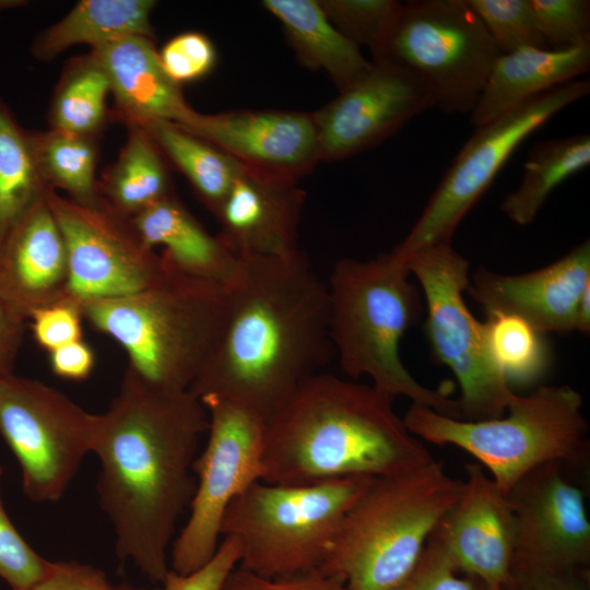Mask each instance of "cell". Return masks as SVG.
Masks as SVG:
<instances>
[{"mask_svg": "<svg viewBox=\"0 0 590 590\" xmlns=\"http://www.w3.org/2000/svg\"><path fill=\"white\" fill-rule=\"evenodd\" d=\"M109 94L108 76L92 51L70 58L51 95L49 128L99 139L111 120L106 102Z\"/></svg>", "mask_w": 590, "mask_h": 590, "instance_id": "obj_29", "label": "cell"}, {"mask_svg": "<svg viewBox=\"0 0 590 590\" xmlns=\"http://www.w3.org/2000/svg\"><path fill=\"white\" fill-rule=\"evenodd\" d=\"M68 287L66 245L45 199L0 241V304L27 321L68 296Z\"/></svg>", "mask_w": 590, "mask_h": 590, "instance_id": "obj_20", "label": "cell"}, {"mask_svg": "<svg viewBox=\"0 0 590 590\" xmlns=\"http://www.w3.org/2000/svg\"><path fill=\"white\" fill-rule=\"evenodd\" d=\"M106 574L75 560L51 562L45 576L30 590H115Z\"/></svg>", "mask_w": 590, "mask_h": 590, "instance_id": "obj_43", "label": "cell"}, {"mask_svg": "<svg viewBox=\"0 0 590 590\" xmlns=\"http://www.w3.org/2000/svg\"><path fill=\"white\" fill-rule=\"evenodd\" d=\"M396 590H494L481 578L460 573L429 536L409 578Z\"/></svg>", "mask_w": 590, "mask_h": 590, "instance_id": "obj_39", "label": "cell"}, {"mask_svg": "<svg viewBox=\"0 0 590 590\" xmlns=\"http://www.w3.org/2000/svg\"><path fill=\"white\" fill-rule=\"evenodd\" d=\"M410 271L391 252L361 261L335 262L329 282V334L341 369L352 380L371 385L396 398L404 396L452 418L462 420L449 390L418 382L400 357V342L421 309Z\"/></svg>", "mask_w": 590, "mask_h": 590, "instance_id": "obj_5", "label": "cell"}, {"mask_svg": "<svg viewBox=\"0 0 590 590\" xmlns=\"http://www.w3.org/2000/svg\"><path fill=\"white\" fill-rule=\"evenodd\" d=\"M165 73L178 85L200 81L213 72L217 52L213 42L198 31L181 32L158 50Z\"/></svg>", "mask_w": 590, "mask_h": 590, "instance_id": "obj_37", "label": "cell"}, {"mask_svg": "<svg viewBox=\"0 0 590 590\" xmlns=\"http://www.w3.org/2000/svg\"><path fill=\"white\" fill-rule=\"evenodd\" d=\"M46 199L66 245L70 297L83 303L128 296L162 275L160 252L142 239L130 217L102 198L82 205L50 190Z\"/></svg>", "mask_w": 590, "mask_h": 590, "instance_id": "obj_15", "label": "cell"}, {"mask_svg": "<svg viewBox=\"0 0 590 590\" xmlns=\"http://www.w3.org/2000/svg\"><path fill=\"white\" fill-rule=\"evenodd\" d=\"M131 220L142 239L153 249L161 247L162 257L179 272L225 287L238 280L243 258L211 235L175 193Z\"/></svg>", "mask_w": 590, "mask_h": 590, "instance_id": "obj_23", "label": "cell"}, {"mask_svg": "<svg viewBox=\"0 0 590 590\" xmlns=\"http://www.w3.org/2000/svg\"><path fill=\"white\" fill-rule=\"evenodd\" d=\"M483 327L489 357L509 385H531L545 375L551 351L544 334L507 314L487 315Z\"/></svg>", "mask_w": 590, "mask_h": 590, "instance_id": "obj_33", "label": "cell"}, {"mask_svg": "<svg viewBox=\"0 0 590 590\" xmlns=\"http://www.w3.org/2000/svg\"><path fill=\"white\" fill-rule=\"evenodd\" d=\"M208 426L206 409L189 389L153 386L129 367L108 408L96 414V493L116 556L154 583L170 571V547L194 493L192 467Z\"/></svg>", "mask_w": 590, "mask_h": 590, "instance_id": "obj_1", "label": "cell"}, {"mask_svg": "<svg viewBox=\"0 0 590 590\" xmlns=\"http://www.w3.org/2000/svg\"><path fill=\"white\" fill-rule=\"evenodd\" d=\"M535 590H590V569L580 567L566 571L545 580Z\"/></svg>", "mask_w": 590, "mask_h": 590, "instance_id": "obj_46", "label": "cell"}, {"mask_svg": "<svg viewBox=\"0 0 590 590\" xmlns=\"http://www.w3.org/2000/svg\"><path fill=\"white\" fill-rule=\"evenodd\" d=\"M154 0H81L62 19L38 32L31 45L34 59L48 62L74 45L91 49L128 36L155 39Z\"/></svg>", "mask_w": 590, "mask_h": 590, "instance_id": "obj_26", "label": "cell"}, {"mask_svg": "<svg viewBox=\"0 0 590 590\" xmlns=\"http://www.w3.org/2000/svg\"><path fill=\"white\" fill-rule=\"evenodd\" d=\"M28 320L34 340L48 353L83 339L82 306L69 295L37 309Z\"/></svg>", "mask_w": 590, "mask_h": 590, "instance_id": "obj_40", "label": "cell"}, {"mask_svg": "<svg viewBox=\"0 0 590 590\" xmlns=\"http://www.w3.org/2000/svg\"><path fill=\"white\" fill-rule=\"evenodd\" d=\"M49 565L50 560L38 554L16 530L0 493V578L11 590H30L45 576Z\"/></svg>", "mask_w": 590, "mask_h": 590, "instance_id": "obj_38", "label": "cell"}, {"mask_svg": "<svg viewBox=\"0 0 590 590\" xmlns=\"http://www.w3.org/2000/svg\"><path fill=\"white\" fill-rule=\"evenodd\" d=\"M27 4L28 1L25 0H0V17L5 11L21 8Z\"/></svg>", "mask_w": 590, "mask_h": 590, "instance_id": "obj_48", "label": "cell"}, {"mask_svg": "<svg viewBox=\"0 0 590 590\" xmlns=\"http://www.w3.org/2000/svg\"><path fill=\"white\" fill-rule=\"evenodd\" d=\"M209 417L208 440L194 459L196 479L189 516L175 536L170 570L186 575L203 566L216 552L225 512L251 484L261 481L266 420L236 401L200 399Z\"/></svg>", "mask_w": 590, "mask_h": 590, "instance_id": "obj_12", "label": "cell"}, {"mask_svg": "<svg viewBox=\"0 0 590 590\" xmlns=\"http://www.w3.org/2000/svg\"><path fill=\"white\" fill-rule=\"evenodd\" d=\"M28 133L37 168L49 189H60L82 205H94L101 200L96 177L99 139L50 128Z\"/></svg>", "mask_w": 590, "mask_h": 590, "instance_id": "obj_31", "label": "cell"}, {"mask_svg": "<svg viewBox=\"0 0 590 590\" xmlns=\"http://www.w3.org/2000/svg\"><path fill=\"white\" fill-rule=\"evenodd\" d=\"M464 468L462 493L430 536L458 571L507 590L515 541L511 505L479 462Z\"/></svg>", "mask_w": 590, "mask_h": 590, "instance_id": "obj_18", "label": "cell"}, {"mask_svg": "<svg viewBox=\"0 0 590 590\" xmlns=\"http://www.w3.org/2000/svg\"><path fill=\"white\" fill-rule=\"evenodd\" d=\"M499 50L467 0H421L401 8L377 59L420 78L446 114H471Z\"/></svg>", "mask_w": 590, "mask_h": 590, "instance_id": "obj_10", "label": "cell"}, {"mask_svg": "<svg viewBox=\"0 0 590 590\" xmlns=\"http://www.w3.org/2000/svg\"><path fill=\"white\" fill-rule=\"evenodd\" d=\"M334 27L356 46H366L373 60L381 56L398 17L394 0H318Z\"/></svg>", "mask_w": 590, "mask_h": 590, "instance_id": "obj_34", "label": "cell"}, {"mask_svg": "<svg viewBox=\"0 0 590 590\" xmlns=\"http://www.w3.org/2000/svg\"><path fill=\"white\" fill-rule=\"evenodd\" d=\"M162 259L164 271L149 287L81 306L84 320L123 349L127 367L153 386L184 390L219 341L231 287L181 273Z\"/></svg>", "mask_w": 590, "mask_h": 590, "instance_id": "obj_4", "label": "cell"}, {"mask_svg": "<svg viewBox=\"0 0 590 590\" xmlns=\"http://www.w3.org/2000/svg\"><path fill=\"white\" fill-rule=\"evenodd\" d=\"M435 106L432 92L413 72L390 59L371 60L362 80L312 113L320 162L374 148Z\"/></svg>", "mask_w": 590, "mask_h": 590, "instance_id": "obj_16", "label": "cell"}, {"mask_svg": "<svg viewBox=\"0 0 590 590\" xmlns=\"http://www.w3.org/2000/svg\"><path fill=\"white\" fill-rule=\"evenodd\" d=\"M223 590H347L338 577L320 569L304 574L264 578L236 567L227 577Z\"/></svg>", "mask_w": 590, "mask_h": 590, "instance_id": "obj_42", "label": "cell"}, {"mask_svg": "<svg viewBox=\"0 0 590 590\" xmlns=\"http://www.w3.org/2000/svg\"><path fill=\"white\" fill-rule=\"evenodd\" d=\"M142 128L168 165L186 177L197 197L214 215L246 168L215 145L174 122L153 121Z\"/></svg>", "mask_w": 590, "mask_h": 590, "instance_id": "obj_28", "label": "cell"}, {"mask_svg": "<svg viewBox=\"0 0 590 590\" xmlns=\"http://www.w3.org/2000/svg\"><path fill=\"white\" fill-rule=\"evenodd\" d=\"M590 92L589 79L555 86L475 128L405 238L391 251L399 261L451 244L460 222L517 148L554 115Z\"/></svg>", "mask_w": 590, "mask_h": 590, "instance_id": "obj_11", "label": "cell"}, {"mask_svg": "<svg viewBox=\"0 0 590 590\" xmlns=\"http://www.w3.org/2000/svg\"><path fill=\"white\" fill-rule=\"evenodd\" d=\"M96 414L40 380L0 377V436L35 503L58 502L92 453Z\"/></svg>", "mask_w": 590, "mask_h": 590, "instance_id": "obj_13", "label": "cell"}, {"mask_svg": "<svg viewBox=\"0 0 590 590\" xmlns=\"http://www.w3.org/2000/svg\"><path fill=\"white\" fill-rule=\"evenodd\" d=\"M178 126L215 145L246 169L281 181L297 185L320 162L312 113L194 110Z\"/></svg>", "mask_w": 590, "mask_h": 590, "instance_id": "obj_17", "label": "cell"}, {"mask_svg": "<svg viewBox=\"0 0 590 590\" xmlns=\"http://www.w3.org/2000/svg\"><path fill=\"white\" fill-rule=\"evenodd\" d=\"M374 477L312 484L258 481L227 508L221 535L240 548L238 567L264 578L320 569L340 523Z\"/></svg>", "mask_w": 590, "mask_h": 590, "instance_id": "obj_8", "label": "cell"}, {"mask_svg": "<svg viewBox=\"0 0 590 590\" xmlns=\"http://www.w3.org/2000/svg\"><path fill=\"white\" fill-rule=\"evenodd\" d=\"M103 66L114 97L111 120L142 127L153 121L182 125L194 111L181 86L163 70L154 39L128 36L91 49Z\"/></svg>", "mask_w": 590, "mask_h": 590, "instance_id": "obj_22", "label": "cell"}, {"mask_svg": "<svg viewBox=\"0 0 590 590\" xmlns=\"http://www.w3.org/2000/svg\"><path fill=\"white\" fill-rule=\"evenodd\" d=\"M261 5L282 25L298 61L311 71H324L339 93L370 71L371 61L334 27L319 1L264 0Z\"/></svg>", "mask_w": 590, "mask_h": 590, "instance_id": "obj_25", "label": "cell"}, {"mask_svg": "<svg viewBox=\"0 0 590 590\" xmlns=\"http://www.w3.org/2000/svg\"><path fill=\"white\" fill-rule=\"evenodd\" d=\"M590 164V135L576 134L538 143L523 165L520 184L500 204L516 224L531 223L552 191Z\"/></svg>", "mask_w": 590, "mask_h": 590, "instance_id": "obj_30", "label": "cell"}, {"mask_svg": "<svg viewBox=\"0 0 590 590\" xmlns=\"http://www.w3.org/2000/svg\"><path fill=\"white\" fill-rule=\"evenodd\" d=\"M575 331L588 334L590 331V285L582 292L576 316Z\"/></svg>", "mask_w": 590, "mask_h": 590, "instance_id": "obj_47", "label": "cell"}, {"mask_svg": "<svg viewBox=\"0 0 590 590\" xmlns=\"http://www.w3.org/2000/svg\"><path fill=\"white\" fill-rule=\"evenodd\" d=\"M115 590H161V588H143V587H135L129 583H122V585L116 586Z\"/></svg>", "mask_w": 590, "mask_h": 590, "instance_id": "obj_49", "label": "cell"}, {"mask_svg": "<svg viewBox=\"0 0 590 590\" xmlns=\"http://www.w3.org/2000/svg\"><path fill=\"white\" fill-rule=\"evenodd\" d=\"M529 4L548 49L567 50L590 44V1L529 0Z\"/></svg>", "mask_w": 590, "mask_h": 590, "instance_id": "obj_36", "label": "cell"}, {"mask_svg": "<svg viewBox=\"0 0 590 590\" xmlns=\"http://www.w3.org/2000/svg\"><path fill=\"white\" fill-rule=\"evenodd\" d=\"M1 475H2V467L0 464V480H1Z\"/></svg>", "mask_w": 590, "mask_h": 590, "instance_id": "obj_50", "label": "cell"}, {"mask_svg": "<svg viewBox=\"0 0 590 590\" xmlns=\"http://www.w3.org/2000/svg\"><path fill=\"white\" fill-rule=\"evenodd\" d=\"M500 54L548 49L536 30L529 0H467Z\"/></svg>", "mask_w": 590, "mask_h": 590, "instance_id": "obj_35", "label": "cell"}, {"mask_svg": "<svg viewBox=\"0 0 590 590\" xmlns=\"http://www.w3.org/2000/svg\"><path fill=\"white\" fill-rule=\"evenodd\" d=\"M463 481L441 461L374 477L344 515L320 570L347 590H396L413 573Z\"/></svg>", "mask_w": 590, "mask_h": 590, "instance_id": "obj_6", "label": "cell"}, {"mask_svg": "<svg viewBox=\"0 0 590 590\" xmlns=\"http://www.w3.org/2000/svg\"><path fill=\"white\" fill-rule=\"evenodd\" d=\"M582 397L570 386H541L518 396L500 417L467 421L412 403L403 420L418 439L461 448L492 474L507 495L532 469L560 463L567 472L589 462V427Z\"/></svg>", "mask_w": 590, "mask_h": 590, "instance_id": "obj_7", "label": "cell"}, {"mask_svg": "<svg viewBox=\"0 0 590 590\" xmlns=\"http://www.w3.org/2000/svg\"><path fill=\"white\" fill-rule=\"evenodd\" d=\"M240 548L236 539L223 536L209 562L197 570L180 575L170 570L161 590H223L229 574L238 566Z\"/></svg>", "mask_w": 590, "mask_h": 590, "instance_id": "obj_41", "label": "cell"}, {"mask_svg": "<svg viewBox=\"0 0 590 590\" xmlns=\"http://www.w3.org/2000/svg\"><path fill=\"white\" fill-rule=\"evenodd\" d=\"M402 263L423 290L426 338L436 363L447 366L459 384L457 400L462 420L503 416L518 394L491 359L483 322L463 299L470 280L468 260L451 244H438L411 255Z\"/></svg>", "mask_w": 590, "mask_h": 590, "instance_id": "obj_9", "label": "cell"}, {"mask_svg": "<svg viewBox=\"0 0 590 590\" xmlns=\"http://www.w3.org/2000/svg\"><path fill=\"white\" fill-rule=\"evenodd\" d=\"M590 70V44L567 50L522 48L500 54L470 114L474 128Z\"/></svg>", "mask_w": 590, "mask_h": 590, "instance_id": "obj_24", "label": "cell"}, {"mask_svg": "<svg viewBox=\"0 0 590 590\" xmlns=\"http://www.w3.org/2000/svg\"><path fill=\"white\" fill-rule=\"evenodd\" d=\"M515 541L507 590H535L590 563V520L581 487L557 462L541 464L507 493Z\"/></svg>", "mask_w": 590, "mask_h": 590, "instance_id": "obj_14", "label": "cell"}, {"mask_svg": "<svg viewBox=\"0 0 590 590\" xmlns=\"http://www.w3.org/2000/svg\"><path fill=\"white\" fill-rule=\"evenodd\" d=\"M49 365L56 376L81 381L91 376L95 366V354L82 339L49 352Z\"/></svg>", "mask_w": 590, "mask_h": 590, "instance_id": "obj_44", "label": "cell"}, {"mask_svg": "<svg viewBox=\"0 0 590 590\" xmlns=\"http://www.w3.org/2000/svg\"><path fill=\"white\" fill-rule=\"evenodd\" d=\"M590 285V243L553 263L522 274L479 268L467 292L486 312L517 316L542 334L575 331L577 307Z\"/></svg>", "mask_w": 590, "mask_h": 590, "instance_id": "obj_19", "label": "cell"}, {"mask_svg": "<svg viewBox=\"0 0 590 590\" xmlns=\"http://www.w3.org/2000/svg\"><path fill=\"white\" fill-rule=\"evenodd\" d=\"M373 385L318 373L267 422L261 481L312 484L351 476L379 477L435 459Z\"/></svg>", "mask_w": 590, "mask_h": 590, "instance_id": "obj_3", "label": "cell"}, {"mask_svg": "<svg viewBox=\"0 0 590 590\" xmlns=\"http://www.w3.org/2000/svg\"><path fill=\"white\" fill-rule=\"evenodd\" d=\"M50 190L37 168L28 130L0 97V241Z\"/></svg>", "mask_w": 590, "mask_h": 590, "instance_id": "obj_32", "label": "cell"}, {"mask_svg": "<svg viewBox=\"0 0 590 590\" xmlns=\"http://www.w3.org/2000/svg\"><path fill=\"white\" fill-rule=\"evenodd\" d=\"M26 321L0 304V377L12 374Z\"/></svg>", "mask_w": 590, "mask_h": 590, "instance_id": "obj_45", "label": "cell"}, {"mask_svg": "<svg viewBox=\"0 0 590 590\" xmlns=\"http://www.w3.org/2000/svg\"><path fill=\"white\" fill-rule=\"evenodd\" d=\"M304 203L297 185L245 169L214 214L219 236L241 258L294 255Z\"/></svg>", "mask_w": 590, "mask_h": 590, "instance_id": "obj_21", "label": "cell"}, {"mask_svg": "<svg viewBox=\"0 0 590 590\" xmlns=\"http://www.w3.org/2000/svg\"><path fill=\"white\" fill-rule=\"evenodd\" d=\"M127 129L117 158L98 179V191L110 208L132 219L175 192L169 165L149 133L139 126Z\"/></svg>", "mask_w": 590, "mask_h": 590, "instance_id": "obj_27", "label": "cell"}, {"mask_svg": "<svg viewBox=\"0 0 590 590\" xmlns=\"http://www.w3.org/2000/svg\"><path fill=\"white\" fill-rule=\"evenodd\" d=\"M333 354L327 284L304 253L245 257L219 341L189 390L268 421Z\"/></svg>", "mask_w": 590, "mask_h": 590, "instance_id": "obj_2", "label": "cell"}]
</instances>
